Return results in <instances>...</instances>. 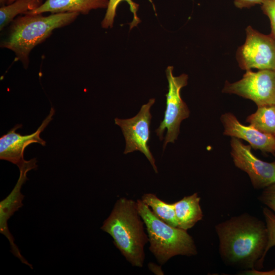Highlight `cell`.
I'll return each mask as SVG.
<instances>
[{
  "instance_id": "6da1fadb",
  "label": "cell",
  "mask_w": 275,
  "mask_h": 275,
  "mask_svg": "<svg viewBox=\"0 0 275 275\" xmlns=\"http://www.w3.org/2000/svg\"><path fill=\"white\" fill-rule=\"evenodd\" d=\"M215 229L226 265L246 270L262 267L268 241L265 222L244 213L217 224Z\"/></svg>"
},
{
  "instance_id": "7a4b0ae2",
  "label": "cell",
  "mask_w": 275,
  "mask_h": 275,
  "mask_svg": "<svg viewBox=\"0 0 275 275\" xmlns=\"http://www.w3.org/2000/svg\"><path fill=\"white\" fill-rule=\"evenodd\" d=\"M144 223L136 202L126 198L118 199L101 229L109 234L116 248L132 266L142 267L144 246L149 241Z\"/></svg>"
},
{
  "instance_id": "3957f363",
  "label": "cell",
  "mask_w": 275,
  "mask_h": 275,
  "mask_svg": "<svg viewBox=\"0 0 275 275\" xmlns=\"http://www.w3.org/2000/svg\"><path fill=\"white\" fill-rule=\"evenodd\" d=\"M75 12L42 14L27 13L17 17L11 23L1 47L12 51L24 68L29 64L33 49L44 42L57 29L68 25L79 16Z\"/></svg>"
},
{
  "instance_id": "277c9868",
  "label": "cell",
  "mask_w": 275,
  "mask_h": 275,
  "mask_svg": "<svg viewBox=\"0 0 275 275\" xmlns=\"http://www.w3.org/2000/svg\"><path fill=\"white\" fill-rule=\"evenodd\" d=\"M136 202L146 228L149 249L160 265L177 255L190 257L197 255L195 241L187 230L168 225L156 216L141 200Z\"/></svg>"
},
{
  "instance_id": "5b68a950",
  "label": "cell",
  "mask_w": 275,
  "mask_h": 275,
  "mask_svg": "<svg viewBox=\"0 0 275 275\" xmlns=\"http://www.w3.org/2000/svg\"><path fill=\"white\" fill-rule=\"evenodd\" d=\"M173 66H170L166 70L168 81V92L166 94V108L163 119L155 130L157 135L161 141L165 130H167L163 146V150L168 143H174L177 139L181 122L187 118L190 114L187 105L180 95L181 89L187 84L188 76L186 74H182L175 76L173 73Z\"/></svg>"
},
{
  "instance_id": "8992f818",
  "label": "cell",
  "mask_w": 275,
  "mask_h": 275,
  "mask_svg": "<svg viewBox=\"0 0 275 275\" xmlns=\"http://www.w3.org/2000/svg\"><path fill=\"white\" fill-rule=\"evenodd\" d=\"M245 32V41L236 53L240 68L246 71L275 70V38L271 34L261 33L250 25Z\"/></svg>"
},
{
  "instance_id": "52a82bcc",
  "label": "cell",
  "mask_w": 275,
  "mask_h": 275,
  "mask_svg": "<svg viewBox=\"0 0 275 275\" xmlns=\"http://www.w3.org/2000/svg\"><path fill=\"white\" fill-rule=\"evenodd\" d=\"M222 92L251 100L258 107L275 105V70H246L240 80L226 81Z\"/></svg>"
},
{
  "instance_id": "ba28073f",
  "label": "cell",
  "mask_w": 275,
  "mask_h": 275,
  "mask_svg": "<svg viewBox=\"0 0 275 275\" xmlns=\"http://www.w3.org/2000/svg\"><path fill=\"white\" fill-rule=\"evenodd\" d=\"M155 99H150L147 104L142 106L140 112L134 117L127 119H115V123L122 130L126 142L124 153L134 151L143 153L152 165L154 172L158 173L155 159L150 151L148 143L150 140V126L152 118L150 110Z\"/></svg>"
},
{
  "instance_id": "9c48e42d",
  "label": "cell",
  "mask_w": 275,
  "mask_h": 275,
  "mask_svg": "<svg viewBox=\"0 0 275 275\" xmlns=\"http://www.w3.org/2000/svg\"><path fill=\"white\" fill-rule=\"evenodd\" d=\"M231 155L235 166L249 176L255 189H264L275 183V161L268 162L257 158L250 145L243 144L238 139L232 137Z\"/></svg>"
},
{
  "instance_id": "30bf717a",
  "label": "cell",
  "mask_w": 275,
  "mask_h": 275,
  "mask_svg": "<svg viewBox=\"0 0 275 275\" xmlns=\"http://www.w3.org/2000/svg\"><path fill=\"white\" fill-rule=\"evenodd\" d=\"M54 113L53 107L47 117L43 120L37 130L29 135H22L16 132V129L22 127L21 124L16 125L6 134L0 138V159L9 161L19 168L25 160L23 158L24 151L32 143H39L45 146L46 142L40 136V133L52 120Z\"/></svg>"
},
{
  "instance_id": "8fae6325",
  "label": "cell",
  "mask_w": 275,
  "mask_h": 275,
  "mask_svg": "<svg viewBox=\"0 0 275 275\" xmlns=\"http://www.w3.org/2000/svg\"><path fill=\"white\" fill-rule=\"evenodd\" d=\"M36 158L26 161L19 168L20 171L18 181L11 193L0 203V230L1 233L4 235L10 243L11 252L23 263L30 267L32 265L21 255L18 248L15 244L14 238L8 227L7 222L11 216L23 206V195L20 189L22 184L28 179L27 173L37 167Z\"/></svg>"
},
{
  "instance_id": "7c38bea8",
  "label": "cell",
  "mask_w": 275,
  "mask_h": 275,
  "mask_svg": "<svg viewBox=\"0 0 275 275\" xmlns=\"http://www.w3.org/2000/svg\"><path fill=\"white\" fill-rule=\"evenodd\" d=\"M224 135L245 140L256 150L275 154V136L263 133L253 126L241 124L232 113H226L221 117Z\"/></svg>"
},
{
  "instance_id": "4fadbf2b",
  "label": "cell",
  "mask_w": 275,
  "mask_h": 275,
  "mask_svg": "<svg viewBox=\"0 0 275 275\" xmlns=\"http://www.w3.org/2000/svg\"><path fill=\"white\" fill-rule=\"evenodd\" d=\"M108 3L109 0H46L40 7L28 13L75 12L86 15L92 10L107 9Z\"/></svg>"
},
{
  "instance_id": "5bb4252c",
  "label": "cell",
  "mask_w": 275,
  "mask_h": 275,
  "mask_svg": "<svg viewBox=\"0 0 275 275\" xmlns=\"http://www.w3.org/2000/svg\"><path fill=\"white\" fill-rule=\"evenodd\" d=\"M200 200L198 193H195L173 203L178 228L187 231L202 219Z\"/></svg>"
},
{
  "instance_id": "9a60e30c",
  "label": "cell",
  "mask_w": 275,
  "mask_h": 275,
  "mask_svg": "<svg viewBox=\"0 0 275 275\" xmlns=\"http://www.w3.org/2000/svg\"><path fill=\"white\" fill-rule=\"evenodd\" d=\"M44 0H15L0 8V30L11 23L19 14H25L40 7Z\"/></svg>"
},
{
  "instance_id": "2e32d148",
  "label": "cell",
  "mask_w": 275,
  "mask_h": 275,
  "mask_svg": "<svg viewBox=\"0 0 275 275\" xmlns=\"http://www.w3.org/2000/svg\"><path fill=\"white\" fill-rule=\"evenodd\" d=\"M246 121L260 131L275 136V105L258 106Z\"/></svg>"
},
{
  "instance_id": "e0dca14e",
  "label": "cell",
  "mask_w": 275,
  "mask_h": 275,
  "mask_svg": "<svg viewBox=\"0 0 275 275\" xmlns=\"http://www.w3.org/2000/svg\"><path fill=\"white\" fill-rule=\"evenodd\" d=\"M141 200L151 208L152 211L159 218L169 225L178 227L173 203H166L151 193L143 195Z\"/></svg>"
},
{
  "instance_id": "ac0fdd59",
  "label": "cell",
  "mask_w": 275,
  "mask_h": 275,
  "mask_svg": "<svg viewBox=\"0 0 275 275\" xmlns=\"http://www.w3.org/2000/svg\"><path fill=\"white\" fill-rule=\"evenodd\" d=\"M123 1H125L128 3L129 5L130 10L133 13V20L130 23V29L131 30L136 26L141 21L137 15L139 5L132 1V0H109L105 15L101 22V26L103 28L108 29L113 26L117 7L119 4Z\"/></svg>"
},
{
  "instance_id": "d6986e66",
  "label": "cell",
  "mask_w": 275,
  "mask_h": 275,
  "mask_svg": "<svg viewBox=\"0 0 275 275\" xmlns=\"http://www.w3.org/2000/svg\"><path fill=\"white\" fill-rule=\"evenodd\" d=\"M263 214L268 232V241L265 250V254L272 247L275 246V214L268 208L263 209Z\"/></svg>"
},
{
  "instance_id": "ffe728a7",
  "label": "cell",
  "mask_w": 275,
  "mask_h": 275,
  "mask_svg": "<svg viewBox=\"0 0 275 275\" xmlns=\"http://www.w3.org/2000/svg\"><path fill=\"white\" fill-rule=\"evenodd\" d=\"M258 199L275 214V183L263 189Z\"/></svg>"
},
{
  "instance_id": "44dd1931",
  "label": "cell",
  "mask_w": 275,
  "mask_h": 275,
  "mask_svg": "<svg viewBox=\"0 0 275 275\" xmlns=\"http://www.w3.org/2000/svg\"><path fill=\"white\" fill-rule=\"evenodd\" d=\"M261 5L262 11L270 22L271 35L275 38V2L274 0H264Z\"/></svg>"
},
{
  "instance_id": "7402d4cb",
  "label": "cell",
  "mask_w": 275,
  "mask_h": 275,
  "mask_svg": "<svg viewBox=\"0 0 275 275\" xmlns=\"http://www.w3.org/2000/svg\"><path fill=\"white\" fill-rule=\"evenodd\" d=\"M264 0H234V3L238 8H250L256 5H262Z\"/></svg>"
},
{
  "instance_id": "603a6c76",
  "label": "cell",
  "mask_w": 275,
  "mask_h": 275,
  "mask_svg": "<svg viewBox=\"0 0 275 275\" xmlns=\"http://www.w3.org/2000/svg\"><path fill=\"white\" fill-rule=\"evenodd\" d=\"M9 0H0L1 6H4L8 4Z\"/></svg>"
},
{
  "instance_id": "cb8c5ba5",
  "label": "cell",
  "mask_w": 275,
  "mask_h": 275,
  "mask_svg": "<svg viewBox=\"0 0 275 275\" xmlns=\"http://www.w3.org/2000/svg\"><path fill=\"white\" fill-rule=\"evenodd\" d=\"M15 0H9V2H8V4H9L13 2H14ZM7 4V5H8Z\"/></svg>"
}]
</instances>
